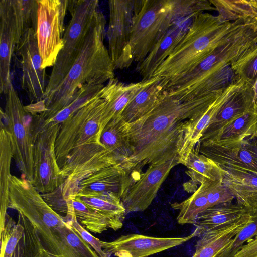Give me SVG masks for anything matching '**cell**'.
Wrapping results in <instances>:
<instances>
[{
	"label": "cell",
	"instance_id": "d6986e66",
	"mask_svg": "<svg viewBox=\"0 0 257 257\" xmlns=\"http://www.w3.org/2000/svg\"><path fill=\"white\" fill-rule=\"evenodd\" d=\"M11 0L0 1V92L6 94L12 83L10 65L16 50V30Z\"/></svg>",
	"mask_w": 257,
	"mask_h": 257
},
{
	"label": "cell",
	"instance_id": "7a4b0ae2",
	"mask_svg": "<svg viewBox=\"0 0 257 257\" xmlns=\"http://www.w3.org/2000/svg\"><path fill=\"white\" fill-rule=\"evenodd\" d=\"M9 208L23 215L33 228L27 235L46 257H99L90 245L46 202L31 184L15 191Z\"/></svg>",
	"mask_w": 257,
	"mask_h": 257
},
{
	"label": "cell",
	"instance_id": "f35d334b",
	"mask_svg": "<svg viewBox=\"0 0 257 257\" xmlns=\"http://www.w3.org/2000/svg\"><path fill=\"white\" fill-rule=\"evenodd\" d=\"M236 74L252 85L257 79V44L233 67Z\"/></svg>",
	"mask_w": 257,
	"mask_h": 257
},
{
	"label": "cell",
	"instance_id": "d6a6232c",
	"mask_svg": "<svg viewBox=\"0 0 257 257\" xmlns=\"http://www.w3.org/2000/svg\"><path fill=\"white\" fill-rule=\"evenodd\" d=\"M11 2L16 28V49L23 36L30 28L37 30L38 3L37 0H11Z\"/></svg>",
	"mask_w": 257,
	"mask_h": 257
},
{
	"label": "cell",
	"instance_id": "277c9868",
	"mask_svg": "<svg viewBox=\"0 0 257 257\" xmlns=\"http://www.w3.org/2000/svg\"><path fill=\"white\" fill-rule=\"evenodd\" d=\"M255 23L244 19L227 21L218 15L201 13L194 18L184 38L153 77L162 79L164 89L167 83L193 69L219 46Z\"/></svg>",
	"mask_w": 257,
	"mask_h": 257
},
{
	"label": "cell",
	"instance_id": "30bf717a",
	"mask_svg": "<svg viewBox=\"0 0 257 257\" xmlns=\"http://www.w3.org/2000/svg\"><path fill=\"white\" fill-rule=\"evenodd\" d=\"M142 2L143 0L108 1V51L115 69L127 68L134 61L130 40L134 19Z\"/></svg>",
	"mask_w": 257,
	"mask_h": 257
},
{
	"label": "cell",
	"instance_id": "8992f818",
	"mask_svg": "<svg viewBox=\"0 0 257 257\" xmlns=\"http://www.w3.org/2000/svg\"><path fill=\"white\" fill-rule=\"evenodd\" d=\"M106 102L99 93L60 124L55 147L60 169L73 150L88 144H101V133L106 125Z\"/></svg>",
	"mask_w": 257,
	"mask_h": 257
},
{
	"label": "cell",
	"instance_id": "1f68e13d",
	"mask_svg": "<svg viewBox=\"0 0 257 257\" xmlns=\"http://www.w3.org/2000/svg\"><path fill=\"white\" fill-rule=\"evenodd\" d=\"M222 20L234 21L238 19L257 22L256 0H209Z\"/></svg>",
	"mask_w": 257,
	"mask_h": 257
},
{
	"label": "cell",
	"instance_id": "836d02e7",
	"mask_svg": "<svg viewBox=\"0 0 257 257\" xmlns=\"http://www.w3.org/2000/svg\"><path fill=\"white\" fill-rule=\"evenodd\" d=\"M65 201L72 206L77 220L86 230L100 234L110 228L106 217L75 196L69 197Z\"/></svg>",
	"mask_w": 257,
	"mask_h": 257
},
{
	"label": "cell",
	"instance_id": "4316f807",
	"mask_svg": "<svg viewBox=\"0 0 257 257\" xmlns=\"http://www.w3.org/2000/svg\"><path fill=\"white\" fill-rule=\"evenodd\" d=\"M250 218L234 224L208 231L197 240L192 257H216L249 222Z\"/></svg>",
	"mask_w": 257,
	"mask_h": 257
},
{
	"label": "cell",
	"instance_id": "44dd1931",
	"mask_svg": "<svg viewBox=\"0 0 257 257\" xmlns=\"http://www.w3.org/2000/svg\"><path fill=\"white\" fill-rule=\"evenodd\" d=\"M251 86L252 85L249 84L237 93L222 107L204 132L200 143L214 140L227 125L242 115L252 112Z\"/></svg>",
	"mask_w": 257,
	"mask_h": 257
},
{
	"label": "cell",
	"instance_id": "e575fe53",
	"mask_svg": "<svg viewBox=\"0 0 257 257\" xmlns=\"http://www.w3.org/2000/svg\"><path fill=\"white\" fill-rule=\"evenodd\" d=\"M256 128L257 117L252 112H248L227 125L214 140L207 142L224 143L246 139L251 136Z\"/></svg>",
	"mask_w": 257,
	"mask_h": 257
},
{
	"label": "cell",
	"instance_id": "60d3db41",
	"mask_svg": "<svg viewBox=\"0 0 257 257\" xmlns=\"http://www.w3.org/2000/svg\"><path fill=\"white\" fill-rule=\"evenodd\" d=\"M64 218L66 220L70 222L72 227L79 233L82 238L94 249L99 257H109L103 251L101 247V240L93 236L79 223L74 213L72 207L67 210L66 216Z\"/></svg>",
	"mask_w": 257,
	"mask_h": 257
},
{
	"label": "cell",
	"instance_id": "603a6c76",
	"mask_svg": "<svg viewBox=\"0 0 257 257\" xmlns=\"http://www.w3.org/2000/svg\"><path fill=\"white\" fill-rule=\"evenodd\" d=\"M251 216L247 210L238 203H224L209 207L200 214L195 223L194 231L200 237L205 232L234 224Z\"/></svg>",
	"mask_w": 257,
	"mask_h": 257
},
{
	"label": "cell",
	"instance_id": "7402d4cb",
	"mask_svg": "<svg viewBox=\"0 0 257 257\" xmlns=\"http://www.w3.org/2000/svg\"><path fill=\"white\" fill-rule=\"evenodd\" d=\"M221 169L222 181L238 204L251 215L257 214V175L226 166Z\"/></svg>",
	"mask_w": 257,
	"mask_h": 257
},
{
	"label": "cell",
	"instance_id": "d590c367",
	"mask_svg": "<svg viewBox=\"0 0 257 257\" xmlns=\"http://www.w3.org/2000/svg\"><path fill=\"white\" fill-rule=\"evenodd\" d=\"M104 86V84L96 83L88 84L84 86L76 93L69 104L50 119L44 120L45 121L60 124L98 95Z\"/></svg>",
	"mask_w": 257,
	"mask_h": 257
},
{
	"label": "cell",
	"instance_id": "3957f363",
	"mask_svg": "<svg viewBox=\"0 0 257 257\" xmlns=\"http://www.w3.org/2000/svg\"><path fill=\"white\" fill-rule=\"evenodd\" d=\"M106 20L99 11L82 48L59 85L42 101L36 103L38 113L45 120L53 117L73 100L88 84H104L114 78L113 64L104 44Z\"/></svg>",
	"mask_w": 257,
	"mask_h": 257
},
{
	"label": "cell",
	"instance_id": "ba28073f",
	"mask_svg": "<svg viewBox=\"0 0 257 257\" xmlns=\"http://www.w3.org/2000/svg\"><path fill=\"white\" fill-rule=\"evenodd\" d=\"M34 173L31 182L40 193H52L64 184L56 160L55 142L60 124L47 123L39 115H31Z\"/></svg>",
	"mask_w": 257,
	"mask_h": 257
},
{
	"label": "cell",
	"instance_id": "e0dca14e",
	"mask_svg": "<svg viewBox=\"0 0 257 257\" xmlns=\"http://www.w3.org/2000/svg\"><path fill=\"white\" fill-rule=\"evenodd\" d=\"M250 84L240 78L222 89L205 110L195 120L191 121L184 135L178 154L180 164H183L191 150L199 142L202 135L222 107L237 93Z\"/></svg>",
	"mask_w": 257,
	"mask_h": 257
},
{
	"label": "cell",
	"instance_id": "52a82bcc",
	"mask_svg": "<svg viewBox=\"0 0 257 257\" xmlns=\"http://www.w3.org/2000/svg\"><path fill=\"white\" fill-rule=\"evenodd\" d=\"M173 4V0H143L134 19L130 40L134 61L144 60L167 31L183 19Z\"/></svg>",
	"mask_w": 257,
	"mask_h": 257
},
{
	"label": "cell",
	"instance_id": "f6af8a7d",
	"mask_svg": "<svg viewBox=\"0 0 257 257\" xmlns=\"http://www.w3.org/2000/svg\"><path fill=\"white\" fill-rule=\"evenodd\" d=\"M247 139L251 146L257 153V130Z\"/></svg>",
	"mask_w": 257,
	"mask_h": 257
},
{
	"label": "cell",
	"instance_id": "83f0119b",
	"mask_svg": "<svg viewBox=\"0 0 257 257\" xmlns=\"http://www.w3.org/2000/svg\"><path fill=\"white\" fill-rule=\"evenodd\" d=\"M163 91L161 78L153 77L148 80L126 106L121 117L128 123L140 119L153 108Z\"/></svg>",
	"mask_w": 257,
	"mask_h": 257
},
{
	"label": "cell",
	"instance_id": "cb8c5ba5",
	"mask_svg": "<svg viewBox=\"0 0 257 257\" xmlns=\"http://www.w3.org/2000/svg\"><path fill=\"white\" fill-rule=\"evenodd\" d=\"M100 142L117 163L125 170L133 155V149L128 123L121 116L112 118L106 125L102 132Z\"/></svg>",
	"mask_w": 257,
	"mask_h": 257
},
{
	"label": "cell",
	"instance_id": "b9f144b4",
	"mask_svg": "<svg viewBox=\"0 0 257 257\" xmlns=\"http://www.w3.org/2000/svg\"><path fill=\"white\" fill-rule=\"evenodd\" d=\"M234 257H257V236L245 243Z\"/></svg>",
	"mask_w": 257,
	"mask_h": 257
},
{
	"label": "cell",
	"instance_id": "7c38bea8",
	"mask_svg": "<svg viewBox=\"0 0 257 257\" xmlns=\"http://www.w3.org/2000/svg\"><path fill=\"white\" fill-rule=\"evenodd\" d=\"M116 164L112 155L102 144H88L73 150L61 169L65 178L60 187L62 198L65 201L76 194L79 183L90 175Z\"/></svg>",
	"mask_w": 257,
	"mask_h": 257
},
{
	"label": "cell",
	"instance_id": "ee69618b",
	"mask_svg": "<svg viewBox=\"0 0 257 257\" xmlns=\"http://www.w3.org/2000/svg\"><path fill=\"white\" fill-rule=\"evenodd\" d=\"M12 257H25L23 237L17 244Z\"/></svg>",
	"mask_w": 257,
	"mask_h": 257
},
{
	"label": "cell",
	"instance_id": "ac0fdd59",
	"mask_svg": "<svg viewBox=\"0 0 257 257\" xmlns=\"http://www.w3.org/2000/svg\"><path fill=\"white\" fill-rule=\"evenodd\" d=\"M196 16L184 18L173 25L158 41L144 60L138 63L136 69L142 81L153 78L155 72L184 38Z\"/></svg>",
	"mask_w": 257,
	"mask_h": 257
},
{
	"label": "cell",
	"instance_id": "8fae6325",
	"mask_svg": "<svg viewBox=\"0 0 257 257\" xmlns=\"http://www.w3.org/2000/svg\"><path fill=\"white\" fill-rule=\"evenodd\" d=\"M38 21L36 37L42 68L53 66L64 46V19L68 0H37Z\"/></svg>",
	"mask_w": 257,
	"mask_h": 257
},
{
	"label": "cell",
	"instance_id": "484cf974",
	"mask_svg": "<svg viewBox=\"0 0 257 257\" xmlns=\"http://www.w3.org/2000/svg\"><path fill=\"white\" fill-rule=\"evenodd\" d=\"M147 81L125 84L115 77L109 80L99 93L106 102V117L108 122L112 118L120 116L126 106Z\"/></svg>",
	"mask_w": 257,
	"mask_h": 257
},
{
	"label": "cell",
	"instance_id": "ab89813d",
	"mask_svg": "<svg viewBox=\"0 0 257 257\" xmlns=\"http://www.w3.org/2000/svg\"><path fill=\"white\" fill-rule=\"evenodd\" d=\"M207 196L209 208L227 202L235 199L231 191L223 184L222 180L207 182Z\"/></svg>",
	"mask_w": 257,
	"mask_h": 257
},
{
	"label": "cell",
	"instance_id": "74e56055",
	"mask_svg": "<svg viewBox=\"0 0 257 257\" xmlns=\"http://www.w3.org/2000/svg\"><path fill=\"white\" fill-rule=\"evenodd\" d=\"M257 236V214L251 215L249 222L234 238L232 242L216 257H234L248 241Z\"/></svg>",
	"mask_w": 257,
	"mask_h": 257
},
{
	"label": "cell",
	"instance_id": "8d00e7d4",
	"mask_svg": "<svg viewBox=\"0 0 257 257\" xmlns=\"http://www.w3.org/2000/svg\"><path fill=\"white\" fill-rule=\"evenodd\" d=\"M1 257H12L15 248L22 238L24 227L18 218L16 222L8 214L4 227L0 230Z\"/></svg>",
	"mask_w": 257,
	"mask_h": 257
},
{
	"label": "cell",
	"instance_id": "ffe728a7",
	"mask_svg": "<svg viewBox=\"0 0 257 257\" xmlns=\"http://www.w3.org/2000/svg\"><path fill=\"white\" fill-rule=\"evenodd\" d=\"M133 180L127 171L119 164H116L104 168L82 180L77 193L111 192L121 199L133 184Z\"/></svg>",
	"mask_w": 257,
	"mask_h": 257
},
{
	"label": "cell",
	"instance_id": "9c48e42d",
	"mask_svg": "<svg viewBox=\"0 0 257 257\" xmlns=\"http://www.w3.org/2000/svg\"><path fill=\"white\" fill-rule=\"evenodd\" d=\"M32 115L26 111L12 83L6 94L5 110L1 109V121L8 131L13 156L24 178L33 181L34 163Z\"/></svg>",
	"mask_w": 257,
	"mask_h": 257
},
{
	"label": "cell",
	"instance_id": "7bdbcfd3",
	"mask_svg": "<svg viewBox=\"0 0 257 257\" xmlns=\"http://www.w3.org/2000/svg\"><path fill=\"white\" fill-rule=\"evenodd\" d=\"M252 92V112L257 117V79L251 86Z\"/></svg>",
	"mask_w": 257,
	"mask_h": 257
},
{
	"label": "cell",
	"instance_id": "2e32d148",
	"mask_svg": "<svg viewBox=\"0 0 257 257\" xmlns=\"http://www.w3.org/2000/svg\"><path fill=\"white\" fill-rule=\"evenodd\" d=\"M199 152L218 165L257 175V153L247 139L227 142H199Z\"/></svg>",
	"mask_w": 257,
	"mask_h": 257
},
{
	"label": "cell",
	"instance_id": "d4e9b609",
	"mask_svg": "<svg viewBox=\"0 0 257 257\" xmlns=\"http://www.w3.org/2000/svg\"><path fill=\"white\" fill-rule=\"evenodd\" d=\"M72 196L106 217L112 230L116 231L123 226L126 210L117 194L111 192H88L77 193Z\"/></svg>",
	"mask_w": 257,
	"mask_h": 257
},
{
	"label": "cell",
	"instance_id": "5b68a950",
	"mask_svg": "<svg viewBox=\"0 0 257 257\" xmlns=\"http://www.w3.org/2000/svg\"><path fill=\"white\" fill-rule=\"evenodd\" d=\"M97 0L68 1L71 19L65 29L64 46L53 66L43 99L61 82L81 51L99 10Z\"/></svg>",
	"mask_w": 257,
	"mask_h": 257
},
{
	"label": "cell",
	"instance_id": "f1b7e54d",
	"mask_svg": "<svg viewBox=\"0 0 257 257\" xmlns=\"http://www.w3.org/2000/svg\"><path fill=\"white\" fill-rule=\"evenodd\" d=\"M199 147V142L191 150L183 164L188 169L186 173L193 186L205 182L222 180L221 168L212 160L200 154Z\"/></svg>",
	"mask_w": 257,
	"mask_h": 257
},
{
	"label": "cell",
	"instance_id": "5bb4252c",
	"mask_svg": "<svg viewBox=\"0 0 257 257\" xmlns=\"http://www.w3.org/2000/svg\"><path fill=\"white\" fill-rule=\"evenodd\" d=\"M180 164L178 156L149 165L133 183L121 201L126 214L143 211L151 205L171 169Z\"/></svg>",
	"mask_w": 257,
	"mask_h": 257
},
{
	"label": "cell",
	"instance_id": "4dcf8cb0",
	"mask_svg": "<svg viewBox=\"0 0 257 257\" xmlns=\"http://www.w3.org/2000/svg\"><path fill=\"white\" fill-rule=\"evenodd\" d=\"M207 182L202 183L187 199L181 202H175L171 204L172 208L179 210L176 219L179 224H194L198 216L209 208Z\"/></svg>",
	"mask_w": 257,
	"mask_h": 257
},
{
	"label": "cell",
	"instance_id": "f546056e",
	"mask_svg": "<svg viewBox=\"0 0 257 257\" xmlns=\"http://www.w3.org/2000/svg\"><path fill=\"white\" fill-rule=\"evenodd\" d=\"M13 156L10 134L1 123L0 131V229L5 224L9 205L10 165Z\"/></svg>",
	"mask_w": 257,
	"mask_h": 257
},
{
	"label": "cell",
	"instance_id": "6da1fadb",
	"mask_svg": "<svg viewBox=\"0 0 257 257\" xmlns=\"http://www.w3.org/2000/svg\"><path fill=\"white\" fill-rule=\"evenodd\" d=\"M220 91L187 101H180L164 91L149 112L128 123L133 155L125 170L131 175L140 174L146 165L178 156L190 121L205 110Z\"/></svg>",
	"mask_w": 257,
	"mask_h": 257
},
{
	"label": "cell",
	"instance_id": "4fadbf2b",
	"mask_svg": "<svg viewBox=\"0 0 257 257\" xmlns=\"http://www.w3.org/2000/svg\"><path fill=\"white\" fill-rule=\"evenodd\" d=\"M16 51L21 58L22 89L31 103L42 101L48 82L34 29L30 28L23 36Z\"/></svg>",
	"mask_w": 257,
	"mask_h": 257
},
{
	"label": "cell",
	"instance_id": "9a60e30c",
	"mask_svg": "<svg viewBox=\"0 0 257 257\" xmlns=\"http://www.w3.org/2000/svg\"><path fill=\"white\" fill-rule=\"evenodd\" d=\"M197 237L194 232L180 237H158L139 234L123 235L111 242L101 241L104 252L111 257H148L169 249Z\"/></svg>",
	"mask_w": 257,
	"mask_h": 257
}]
</instances>
